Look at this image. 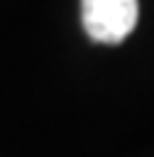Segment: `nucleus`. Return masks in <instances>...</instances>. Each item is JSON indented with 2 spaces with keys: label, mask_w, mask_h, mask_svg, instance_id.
<instances>
[{
  "label": "nucleus",
  "mask_w": 154,
  "mask_h": 157,
  "mask_svg": "<svg viewBox=\"0 0 154 157\" xmlns=\"http://www.w3.org/2000/svg\"><path fill=\"white\" fill-rule=\"evenodd\" d=\"M137 0H81L86 34L100 44H120L137 25Z\"/></svg>",
  "instance_id": "f257e3e1"
}]
</instances>
